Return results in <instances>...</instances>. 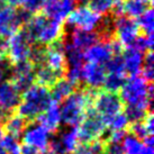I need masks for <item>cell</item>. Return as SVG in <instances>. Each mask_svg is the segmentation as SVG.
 Segmentation results:
<instances>
[{"instance_id":"d590c367","label":"cell","mask_w":154,"mask_h":154,"mask_svg":"<svg viewBox=\"0 0 154 154\" xmlns=\"http://www.w3.org/2000/svg\"><path fill=\"white\" fill-rule=\"evenodd\" d=\"M128 129H129V134L136 136L137 138H140L142 141H144L146 137L151 135L150 133H149V131H147V128H146L145 124H144V120L131 123L128 125Z\"/></svg>"},{"instance_id":"ee69618b","label":"cell","mask_w":154,"mask_h":154,"mask_svg":"<svg viewBox=\"0 0 154 154\" xmlns=\"http://www.w3.org/2000/svg\"><path fill=\"white\" fill-rule=\"evenodd\" d=\"M0 154H6V152H5V150L0 146Z\"/></svg>"},{"instance_id":"8fae6325","label":"cell","mask_w":154,"mask_h":154,"mask_svg":"<svg viewBox=\"0 0 154 154\" xmlns=\"http://www.w3.org/2000/svg\"><path fill=\"white\" fill-rule=\"evenodd\" d=\"M35 66L29 60H24L11 64L10 81L16 87V89L23 94L26 89L34 85Z\"/></svg>"},{"instance_id":"4dcf8cb0","label":"cell","mask_w":154,"mask_h":154,"mask_svg":"<svg viewBox=\"0 0 154 154\" xmlns=\"http://www.w3.org/2000/svg\"><path fill=\"white\" fill-rule=\"evenodd\" d=\"M149 112H150L149 109L142 107V106H126L124 110V114L127 117L129 124L143 120Z\"/></svg>"},{"instance_id":"f546056e","label":"cell","mask_w":154,"mask_h":154,"mask_svg":"<svg viewBox=\"0 0 154 154\" xmlns=\"http://www.w3.org/2000/svg\"><path fill=\"white\" fill-rule=\"evenodd\" d=\"M0 146L6 152V154H20V143L18 138L10 136L8 134L2 135L0 140Z\"/></svg>"},{"instance_id":"2e32d148","label":"cell","mask_w":154,"mask_h":154,"mask_svg":"<svg viewBox=\"0 0 154 154\" xmlns=\"http://www.w3.org/2000/svg\"><path fill=\"white\" fill-rule=\"evenodd\" d=\"M106 75L107 71L105 69V65L87 62L82 66L81 83L83 82L86 88L98 90L103 86Z\"/></svg>"},{"instance_id":"6da1fadb","label":"cell","mask_w":154,"mask_h":154,"mask_svg":"<svg viewBox=\"0 0 154 154\" xmlns=\"http://www.w3.org/2000/svg\"><path fill=\"white\" fill-rule=\"evenodd\" d=\"M98 90L91 88L75 89L72 94L61 101V120L68 127H77L81 123L87 110L91 108L92 101Z\"/></svg>"},{"instance_id":"603a6c76","label":"cell","mask_w":154,"mask_h":154,"mask_svg":"<svg viewBox=\"0 0 154 154\" xmlns=\"http://www.w3.org/2000/svg\"><path fill=\"white\" fill-rule=\"evenodd\" d=\"M34 77L35 81L37 82V85L44 86L50 89L60 78L64 77V75H62L59 72L54 71L53 69L47 66L46 64H42L35 68Z\"/></svg>"},{"instance_id":"484cf974","label":"cell","mask_w":154,"mask_h":154,"mask_svg":"<svg viewBox=\"0 0 154 154\" xmlns=\"http://www.w3.org/2000/svg\"><path fill=\"white\" fill-rule=\"evenodd\" d=\"M125 82H126V74L124 73H107L103 87L105 91L117 94L123 88Z\"/></svg>"},{"instance_id":"4fadbf2b","label":"cell","mask_w":154,"mask_h":154,"mask_svg":"<svg viewBox=\"0 0 154 154\" xmlns=\"http://www.w3.org/2000/svg\"><path fill=\"white\" fill-rule=\"evenodd\" d=\"M50 134L51 133L44 128L43 126H41L38 123L27 124L25 131L22 134L23 144L33 146L41 152H44L47 150V146L51 140Z\"/></svg>"},{"instance_id":"d6a6232c","label":"cell","mask_w":154,"mask_h":154,"mask_svg":"<svg viewBox=\"0 0 154 154\" xmlns=\"http://www.w3.org/2000/svg\"><path fill=\"white\" fill-rule=\"evenodd\" d=\"M141 73L142 77L144 78L146 81L152 82L154 74V55L152 51H149L147 53H145Z\"/></svg>"},{"instance_id":"ab89813d","label":"cell","mask_w":154,"mask_h":154,"mask_svg":"<svg viewBox=\"0 0 154 154\" xmlns=\"http://www.w3.org/2000/svg\"><path fill=\"white\" fill-rule=\"evenodd\" d=\"M6 56V38L0 34V59Z\"/></svg>"},{"instance_id":"f35d334b","label":"cell","mask_w":154,"mask_h":154,"mask_svg":"<svg viewBox=\"0 0 154 154\" xmlns=\"http://www.w3.org/2000/svg\"><path fill=\"white\" fill-rule=\"evenodd\" d=\"M42 152L38 151L37 149H35L33 146L26 145V144H23L20 146V154H41Z\"/></svg>"},{"instance_id":"83f0119b","label":"cell","mask_w":154,"mask_h":154,"mask_svg":"<svg viewBox=\"0 0 154 154\" xmlns=\"http://www.w3.org/2000/svg\"><path fill=\"white\" fill-rule=\"evenodd\" d=\"M153 9L152 7L146 9V11L137 18V25L140 27L141 34L143 35H153L154 23H153Z\"/></svg>"},{"instance_id":"bcb514c9","label":"cell","mask_w":154,"mask_h":154,"mask_svg":"<svg viewBox=\"0 0 154 154\" xmlns=\"http://www.w3.org/2000/svg\"><path fill=\"white\" fill-rule=\"evenodd\" d=\"M138 1H145V2H150V4H152L151 0H138Z\"/></svg>"},{"instance_id":"30bf717a","label":"cell","mask_w":154,"mask_h":154,"mask_svg":"<svg viewBox=\"0 0 154 154\" xmlns=\"http://www.w3.org/2000/svg\"><path fill=\"white\" fill-rule=\"evenodd\" d=\"M140 35L141 30L135 19L124 15L115 17L114 39H116L123 47H128Z\"/></svg>"},{"instance_id":"f6af8a7d","label":"cell","mask_w":154,"mask_h":154,"mask_svg":"<svg viewBox=\"0 0 154 154\" xmlns=\"http://www.w3.org/2000/svg\"><path fill=\"white\" fill-rule=\"evenodd\" d=\"M122 1H124V0H112L114 4H115V2H122Z\"/></svg>"},{"instance_id":"ffe728a7","label":"cell","mask_w":154,"mask_h":154,"mask_svg":"<svg viewBox=\"0 0 154 154\" xmlns=\"http://www.w3.org/2000/svg\"><path fill=\"white\" fill-rule=\"evenodd\" d=\"M71 44L81 50L86 51L91 45L100 41L99 35L96 30H83V29H74L70 35V38L68 39Z\"/></svg>"},{"instance_id":"7402d4cb","label":"cell","mask_w":154,"mask_h":154,"mask_svg":"<svg viewBox=\"0 0 154 154\" xmlns=\"http://www.w3.org/2000/svg\"><path fill=\"white\" fill-rule=\"evenodd\" d=\"M78 87L73 85L71 81H69L66 78L62 77L50 88L52 100L55 103H61L65 98H68L70 94H72Z\"/></svg>"},{"instance_id":"60d3db41","label":"cell","mask_w":154,"mask_h":154,"mask_svg":"<svg viewBox=\"0 0 154 154\" xmlns=\"http://www.w3.org/2000/svg\"><path fill=\"white\" fill-rule=\"evenodd\" d=\"M2 1L8 6H11V7H19L22 5L23 0H2Z\"/></svg>"},{"instance_id":"8992f818","label":"cell","mask_w":154,"mask_h":154,"mask_svg":"<svg viewBox=\"0 0 154 154\" xmlns=\"http://www.w3.org/2000/svg\"><path fill=\"white\" fill-rule=\"evenodd\" d=\"M32 14L23 8L6 6L0 10V34L4 38L15 34L29 22Z\"/></svg>"},{"instance_id":"52a82bcc","label":"cell","mask_w":154,"mask_h":154,"mask_svg":"<svg viewBox=\"0 0 154 154\" xmlns=\"http://www.w3.org/2000/svg\"><path fill=\"white\" fill-rule=\"evenodd\" d=\"M33 44L34 43L32 42L27 32L23 27L6 39V56H7V59L10 61L11 64L24 60H29Z\"/></svg>"},{"instance_id":"7bdbcfd3","label":"cell","mask_w":154,"mask_h":154,"mask_svg":"<svg viewBox=\"0 0 154 154\" xmlns=\"http://www.w3.org/2000/svg\"><path fill=\"white\" fill-rule=\"evenodd\" d=\"M4 7H5V2L2 1V0H0V10L4 8Z\"/></svg>"},{"instance_id":"e0dca14e","label":"cell","mask_w":154,"mask_h":154,"mask_svg":"<svg viewBox=\"0 0 154 154\" xmlns=\"http://www.w3.org/2000/svg\"><path fill=\"white\" fill-rule=\"evenodd\" d=\"M44 64H46L54 71L64 75L65 70H66V61H65L64 50H63V39L47 45Z\"/></svg>"},{"instance_id":"7c38bea8","label":"cell","mask_w":154,"mask_h":154,"mask_svg":"<svg viewBox=\"0 0 154 154\" xmlns=\"http://www.w3.org/2000/svg\"><path fill=\"white\" fill-rule=\"evenodd\" d=\"M20 101V92L10 80L0 82V123L6 116L16 110Z\"/></svg>"},{"instance_id":"74e56055","label":"cell","mask_w":154,"mask_h":154,"mask_svg":"<svg viewBox=\"0 0 154 154\" xmlns=\"http://www.w3.org/2000/svg\"><path fill=\"white\" fill-rule=\"evenodd\" d=\"M103 154H125L122 142L105 141L103 140Z\"/></svg>"},{"instance_id":"7a4b0ae2","label":"cell","mask_w":154,"mask_h":154,"mask_svg":"<svg viewBox=\"0 0 154 154\" xmlns=\"http://www.w3.org/2000/svg\"><path fill=\"white\" fill-rule=\"evenodd\" d=\"M24 28L33 43L44 46L61 41L64 36L63 23L46 17L44 14H36L32 16Z\"/></svg>"},{"instance_id":"277c9868","label":"cell","mask_w":154,"mask_h":154,"mask_svg":"<svg viewBox=\"0 0 154 154\" xmlns=\"http://www.w3.org/2000/svg\"><path fill=\"white\" fill-rule=\"evenodd\" d=\"M120 99L124 106H142L152 110L153 87L141 75H134L126 79L120 89Z\"/></svg>"},{"instance_id":"1f68e13d","label":"cell","mask_w":154,"mask_h":154,"mask_svg":"<svg viewBox=\"0 0 154 154\" xmlns=\"http://www.w3.org/2000/svg\"><path fill=\"white\" fill-rule=\"evenodd\" d=\"M81 1L100 15L108 14L114 6L112 0H81Z\"/></svg>"},{"instance_id":"836d02e7","label":"cell","mask_w":154,"mask_h":154,"mask_svg":"<svg viewBox=\"0 0 154 154\" xmlns=\"http://www.w3.org/2000/svg\"><path fill=\"white\" fill-rule=\"evenodd\" d=\"M105 69L107 73H125L124 69V60L123 54H114L111 59L105 64Z\"/></svg>"},{"instance_id":"7dc6e473","label":"cell","mask_w":154,"mask_h":154,"mask_svg":"<svg viewBox=\"0 0 154 154\" xmlns=\"http://www.w3.org/2000/svg\"><path fill=\"white\" fill-rule=\"evenodd\" d=\"M69 154H73V153H69Z\"/></svg>"},{"instance_id":"ac0fdd59","label":"cell","mask_w":154,"mask_h":154,"mask_svg":"<svg viewBox=\"0 0 154 154\" xmlns=\"http://www.w3.org/2000/svg\"><path fill=\"white\" fill-rule=\"evenodd\" d=\"M37 119H38V124L43 126L44 128L47 129L50 133L59 132L61 123H62L59 103L52 101L46 110L37 117Z\"/></svg>"},{"instance_id":"cb8c5ba5","label":"cell","mask_w":154,"mask_h":154,"mask_svg":"<svg viewBox=\"0 0 154 154\" xmlns=\"http://www.w3.org/2000/svg\"><path fill=\"white\" fill-rule=\"evenodd\" d=\"M55 136L57 138V141L60 142L65 154L73 153L77 149V146L79 145L77 127H69L64 131H61Z\"/></svg>"},{"instance_id":"8d00e7d4","label":"cell","mask_w":154,"mask_h":154,"mask_svg":"<svg viewBox=\"0 0 154 154\" xmlns=\"http://www.w3.org/2000/svg\"><path fill=\"white\" fill-rule=\"evenodd\" d=\"M48 0H23L22 1V8L25 9L32 15L38 14L41 10H43L44 6L46 5Z\"/></svg>"},{"instance_id":"e575fe53","label":"cell","mask_w":154,"mask_h":154,"mask_svg":"<svg viewBox=\"0 0 154 154\" xmlns=\"http://www.w3.org/2000/svg\"><path fill=\"white\" fill-rule=\"evenodd\" d=\"M129 122L127 117L124 114V111H122L111 118V120L108 123L107 127H109L110 131H126Z\"/></svg>"},{"instance_id":"3957f363","label":"cell","mask_w":154,"mask_h":154,"mask_svg":"<svg viewBox=\"0 0 154 154\" xmlns=\"http://www.w3.org/2000/svg\"><path fill=\"white\" fill-rule=\"evenodd\" d=\"M53 101L50 89L41 85H33L23 92L16 112L27 122H34Z\"/></svg>"},{"instance_id":"ba28073f","label":"cell","mask_w":154,"mask_h":154,"mask_svg":"<svg viewBox=\"0 0 154 154\" xmlns=\"http://www.w3.org/2000/svg\"><path fill=\"white\" fill-rule=\"evenodd\" d=\"M106 128L107 126L103 120L91 108H89L81 123L77 126L79 143H89L101 140V137L105 135Z\"/></svg>"},{"instance_id":"9c48e42d","label":"cell","mask_w":154,"mask_h":154,"mask_svg":"<svg viewBox=\"0 0 154 154\" xmlns=\"http://www.w3.org/2000/svg\"><path fill=\"white\" fill-rule=\"evenodd\" d=\"M103 15L96 13L87 5L74 8L66 18V24L74 29L96 30L98 28Z\"/></svg>"},{"instance_id":"4316f807","label":"cell","mask_w":154,"mask_h":154,"mask_svg":"<svg viewBox=\"0 0 154 154\" xmlns=\"http://www.w3.org/2000/svg\"><path fill=\"white\" fill-rule=\"evenodd\" d=\"M125 154H142L144 150V143L132 134H126L122 142Z\"/></svg>"},{"instance_id":"5b68a950","label":"cell","mask_w":154,"mask_h":154,"mask_svg":"<svg viewBox=\"0 0 154 154\" xmlns=\"http://www.w3.org/2000/svg\"><path fill=\"white\" fill-rule=\"evenodd\" d=\"M91 109L103 120V123L107 126L112 117L124 110V103L118 94L98 90L91 105Z\"/></svg>"},{"instance_id":"f1b7e54d","label":"cell","mask_w":154,"mask_h":154,"mask_svg":"<svg viewBox=\"0 0 154 154\" xmlns=\"http://www.w3.org/2000/svg\"><path fill=\"white\" fill-rule=\"evenodd\" d=\"M103 140H97L89 143H79L74 154H103Z\"/></svg>"},{"instance_id":"5bb4252c","label":"cell","mask_w":154,"mask_h":154,"mask_svg":"<svg viewBox=\"0 0 154 154\" xmlns=\"http://www.w3.org/2000/svg\"><path fill=\"white\" fill-rule=\"evenodd\" d=\"M115 54L111 41H98L85 51V61L105 65Z\"/></svg>"},{"instance_id":"44dd1931","label":"cell","mask_w":154,"mask_h":154,"mask_svg":"<svg viewBox=\"0 0 154 154\" xmlns=\"http://www.w3.org/2000/svg\"><path fill=\"white\" fill-rule=\"evenodd\" d=\"M27 123L28 122L25 118H23L16 111H14V112L6 116V118L1 123V126H2V131L6 134L16 137V138H19L22 136L23 132L25 131Z\"/></svg>"},{"instance_id":"d6986e66","label":"cell","mask_w":154,"mask_h":154,"mask_svg":"<svg viewBox=\"0 0 154 154\" xmlns=\"http://www.w3.org/2000/svg\"><path fill=\"white\" fill-rule=\"evenodd\" d=\"M144 53L137 51L133 47H126L123 55L124 60V69L125 73L128 74L129 77L140 75L144 60Z\"/></svg>"},{"instance_id":"c3c4849f","label":"cell","mask_w":154,"mask_h":154,"mask_svg":"<svg viewBox=\"0 0 154 154\" xmlns=\"http://www.w3.org/2000/svg\"><path fill=\"white\" fill-rule=\"evenodd\" d=\"M151 1H152V0H151Z\"/></svg>"},{"instance_id":"9a60e30c","label":"cell","mask_w":154,"mask_h":154,"mask_svg":"<svg viewBox=\"0 0 154 154\" xmlns=\"http://www.w3.org/2000/svg\"><path fill=\"white\" fill-rule=\"evenodd\" d=\"M77 6V0H48L43 8L46 17L64 23L72 10Z\"/></svg>"},{"instance_id":"d4e9b609","label":"cell","mask_w":154,"mask_h":154,"mask_svg":"<svg viewBox=\"0 0 154 154\" xmlns=\"http://www.w3.org/2000/svg\"><path fill=\"white\" fill-rule=\"evenodd\" d=\"M122 6H123V15L136 20L141 15L145 13L146 9L150 8L151 4L138 0H124L122 2Z\"/></svg>"},{"instance_id":"b9f144b4","label":"cell","mask_w":154,"mask_h":154,"mask_svg":"<svg viewBox=\"0 0 154 154\" xmlns=\"http://www.w3.org/2000/svg\"><path fill=\"white\" fill-rule=\"evenodd\" d=\"M2 135H4V131H2V126H1V123H0V140H1Z\"/></svg>"}]
</instances>
